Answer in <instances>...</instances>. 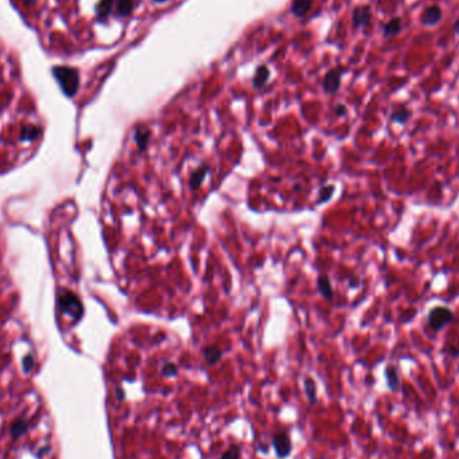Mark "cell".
<instances>
[{"label":"cell","mask_w":459,"mask_h":459,"mask_svg":"<svg viewBox=\"0 0 459 459\" xmlns=\"http://www.w3.org/2000/svg\"><path fill=\"white\" fill-rule=\"evenodd\" d=\"M336 111V114L337 116H345V113H347V107L344 106V105H337V107L334 109Z\"/></svg>","instance_id":"obj_23"},{"label":"cell","mask_w":459,"mask_h":459,"mask_svg":"<svg viewBox=\"0 0 459 459\" xmlns=\"http://www.w3.org/2000/svg\"><path fill=\"white\" fill-rule=\"evenodd\" d=\"M385 377H387L388 387H390L391 390L396 391L399 388V376H398V372H396V369H395L394 366H388V368H387Z\"/></svg>","instance_id":"obj_17"},{"label":"cell","mask_w":459,"mask_h":459,"mask_svg":"<svg viewBox=\"0 0 459 459\" xmlns=\"http://www.w3.org/2000/svg\"><path fill=\"white\" fill-rule=\"evenodd\" d=\"M204 360L208 365H215L216 362L222 358V352L219 351L216 347H208V348L204 349Z\"/></svg>","instance_id":"obj_16"},{"label":"cell","mask_w":459,"mask_h":459,"mask_svg":"<svg viewBox=\"0 0 459 459\" xmlns=\"http://www.w3.org/2000/svg\"><path fill=\"white\" fill-rule=\"evenodd\" d=\"M442 8L439 5H431L424 9L422 15V23L424 26H435L441 22Z\"/></svg>","instance_id":"obj_6"},{"label":"cell","mask_w":459,"mask_h":459,"mask_svg":"<svg viewBox=\"0 0 459 459\" xmlns=\"http://www.w3.org/2000/svg\"><path fill=\"white\" fill-rule=\"evenodd\" d=\"M453 320H454V313L450 309H447L445 306H438V307H434L428 314V326L432 330L438 332V330L443 329L447 324L453 322Z\"/></svg>","instance_id":"obj_2"},{"label":"cell","mask_w":459,"mask_h":459,"mask_svg":"<svg viewBox=\"0 0 459 459\" xmlns=\"http://www.w3.org/2000/svg\"><path fill=\"white\" fill-rule=\"evenodd\" d=\"M270 78V70L267 66H259L255 71L254 78H253V86L254 89H262L264 85L267 84Z\"/></svg>","instance_id":"obj_10"},{"label":"cell","mask_w":459,"mask_h":459,"mask_svg":"<svg viewBox=\"0 0 459 459\" xmlns=\"http://www.w3.org/2000/svg\"><path fill=\"white\" fill-rule=\"evenodd\" d=\"M334 192V187L333 186H326L324 187L320 192V199H318V203H324L326 200H329L332 198Z\"/></svg>","instance_id":"obj_21"},{"label":"cell","mask_w":459,"mask_h":459,"mask_svg":"<svg viewBox=\"0 0 459 459\" xmlns=\"http://www.w3.org/2000/svg\"><path fill=\"white\" fill-rule=\"evenodd\" d=\"M455 28H457V31H458V33H459V22H458V23H457V24H455Z\"/></svg>","instance_id":"obj_27"},{"label":"cell","mask_w":459,"mask_h":459,"mask_svg":"<svg viewBox=\"0 0 459 459\" xmlns=\"http://www.w3.org/2000/svg\"><path fill=\"white\" fill-rule=\"evenodd\" d=\"M52 77L59 84L62 92L67 97H74L79 89V71L71 66H54L51 69Z\"/></svg>","instance_id":"obj_1"},{"label":"cell","mask_w":459,"mask_h":459,"mask_svg":"<svg viewBox=\"0 0 459 459\" xmlns=\"http://www.w3.org/2000/svg\"><path fill=\"white\" fill-rule=\"evenodd\" d=\"M372 12L371 8L368 5H360L356 7L353 11V26L357 28H365L368 24L371 23Z\"/></svg>","instance_id":"obj_5"},{"label":"cell","mask_w":459,"mask_h":459,"mask_svg":"<svg viewBox=\"0 0 459 459\" xmlns=\"http://www.w3.org/2000/svg\"><path fill=\"white\" fill-rule=\"evenodd\" d=\"M114 5V0H100L96 5V15L100 22H103L111 14V9Z\"/></svg>","instance_id":"obj_9"},{"label":"cell","mask_w":459,"mask_h":459,"mask_svg":"<svg viewBox=\"0 0 459 459\" xmlns=\"http://www.w3.org/2000/svg\"><path fill=\"white\" fill-rule=\"evenodd\" d=\"M341 77H343V70L341 69H332L329 70L326 75L322 79V88L326 93L333 94L340 89L341 85Z\"/></svg>","instance_id":"obj_3"},{"label":"cell","mask_w":459,"mask_h":459,"mask_svg":"<svg viewBox=\"0 0 459 459\" xmlns=\"http://www.w3.org/2000/svg\"><path fill=\"white\" fill-rule=\"evenodd\" d=\"M149 139H151V130L148 128H145V126H139V128H136L135 130V141L136 145H137V148L140 149V152H143L147 149L149 143Z\"/></svg>","instance_id":"obj_8"},{"label":"cell","mask_w":459,"mask_h":459,"mask_svg":"<svg viewBox=\"0 0 459 459\" xmlns=\"http://www.w3.org/2000/svg\"><path fill=\"white\" fill-rule=\"evenodd\" d=\"M133 11V0H117L116 12L120 18L129 16Z\"/></svg>","instance_id":"obj_15"},{"label":"cell","mask_w":459,"mask_h":459,"mask_svg":"<svg viewBox=\"0 0 459 459\" xmlns=\"http://www.w3.org/2000/svg\"><path fill=\"white\" fill-rule=\"evenodd\" d=\"M162 375L164 376H173L177 373V366L173 362H167L162 366Z\"/></svg>","instance_id":"obj_22"},{"label":"cell","mask_w":459,"mask_h":459,"mask_svg":"<svg viewBox=\"0 0 459 459\" xmlns=\"http://www.w3.org/2000/svg\"><path fill=\"white\" fill-rule=\"evenodd\" d=\"M207 172H208V167H207V165H203V167H200L198 171H195L192 173L190 180L191 190H196V188H199V187L202 186V183H203V180L205 179Z\"/></svg>","instance_id":"obj_13"},{"label":"cell","mask_w":459,"mask_h":459,"mask_svg":"<svg viewBox=\"0 0 459 459\" xmlns=\"http://www.w3.org/2000/svg\"><path fill=\"white\" fill-rule=\"evenodd\" d=\"M403 24H402V19L400 18H394L391 19L388 23L384 26V35L385 37H395L402 31Z\"/></svg>","instance_id":"obj_14"},{"label":"cell","mask_w":459,"mask_h":459,"mask_svg":"<svg viewBox=\"0 0 459 459\" xmlns=\"http://www.w3.org/2000/svg\"><path fill=\"white\" fill-rule=\"evenodd\" d=\"M273 446L275 454L279 458H285L292 451V442L286 432H278L273 436Z\"/></svg>","instance_id":"obj_4"},{"label":"cell","mask_w":459,"mask_h":459,"mask_svg":"<svg viewBox=\"0 0 459 459\" xmlns=\"http://www.w3.org/2000/svg\"><path fill=\"white\" fill-rule=\"evenodd\" d=\"M116 394H117V399L118 400H124L125 399V396H124V391L121 390V388H117V391H116Z\"/></svg>","instance_id":"obj_24"},{"label":"cell","mask_w":459,"mask_h":459,"mask_svg":"<svg viewBox=\"0 0 459 459\" xmlns=\"http://www.w3.org/2000/svg\"><path fill=\"white\" fill-rule=\"evenodd\" d=\"M28 428V423L26 419L23 417H18L14 423H12V426L9 428V432H11V436H12V439L16 441L19 436L23 435L24 432L27 431Z\"/></svg>","instance_id":"obj_11"},{"label":"cell","mask_w":459,"mask_h":459,"mask_svg":"<svg viewBox=\"0 0 459 459\" xmlns=\"http://www.w3.org/2000/svg\"><path fill=\"white\" fill-rule=\"evenodd\" d=\"M305 391L309 402L315 403L317 402V398H315V383L311 377H306L305 379Z\"/></svg>","instance_id":"obj_19"},{"label":"cell","mask_w":459,"mask_h":459,"mask_svg":"<svg viewBox=\"0 0 459 459\" xmlns=\"http://www.w3.org/2000/svg\"><path fill=\"white\" fill-rule=\"evenodd\" d=\"M152 1L157 3V4H161V3H165V1H168V0H152Z\"/></svg>","instance_id":"obj_26"},{"label":"cell","mask_w":459,"mask_h":459,"mask_svg":"<svg viewBox=\"0 0 459 459\" xmlns=\"http://www.w3.org/2000/svg\"><path fill=\"white\" fill-rule=\"evenodd\" d=\"M239 455H241L239 447L238 446H231V447H228L227 450L223 453L220 459H239Z\"/></svg>","instance_id":"obj_20"},{"label":"cell","mask_w":459,"mask_h":459,"mask_svg":"<svg viewBox=\"0 0 459 459\" xmlns=\"http://www.w3.org/2000/svg\"><path fill=\"white\" fill-rule=\"evenodd\" d=\"M24 1V4H27V5H34L35 4V3H37L38 0H23Z\"/></svg>","instance_id":"obj_25"},{"label":"cell","mask_w":459,"mask_h":459,"mask_svg":"<svg viewBox=\"0 0 459 459\" xmlns=\"http://www.w3.org/2000/svg\"><path fill=\"white\" fill-rule=\"evenodd\" d=\"M411 117V111L406 109V107H398L396 110L392 113V116H391V120L394 121V122H398V124H406L408 121V118Z\"/></svg>","instance_id":"obj_18"},{"label":"cell","mask_w":459,"mask_h":459,"mask_svg":"<svg viewBox=\"0 0 459 459\" xmlns=\"http://www.w3.org/2000/svg\"><path fill=\"white\" fill-rule=\"evenodd\" d=\"M313 0H293L290 5V11L294 16L304 18L311 8Z\"/></svg>","instance_id":"obj_7"},{"label":"cell","mask_w":459,"mask_h":459,"mask_svg":"<svg viewBox=\"0 0 459 459\" xmlns=\"http://www.w3.org/2000/svg\"><path fill=\"white\" fill-rule=\"evenodd\" d=\"M317 283H318V290L321 292V294H322L325 298H328L329 301H332V300H333V289H332L329 278H328L326 275H320Z\"/></svg>","instance_id":"obj_12"}]
</instances>
